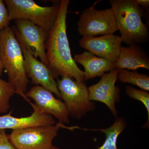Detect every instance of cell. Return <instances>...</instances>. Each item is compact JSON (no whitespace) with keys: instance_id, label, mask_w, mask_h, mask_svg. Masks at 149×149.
Masks as SVG:
<instances>
[{"instance_id":"1","label":"cell","mask_w":149,"mask_h":149,"mask_svg":"<svg viewBox=\"0 0 149 149\" xmlns=\"http://www.w3.org/2000/svg\"><path fill=\"white\" fill-rule=\"evenodd\" d=\"M69 0H61L57 17L46 41L47 66L54 78L67 76L85 82L84 72L79 68L71 54L67 35L66 18Z\"/></svg>"},{"instance_id":"2","label":"cell","mask_w":149,"mask_h":149,"mask_svg":"<svg viewBox=\"0 0 149 149\" xmlns=\"http://www.w3.org/2000/svg\"><path fill=\"white\" fill-rule=\"evenodd\" d=\"M0 58L7 72L8 82L16 94L29 103L30 101L25 95L29 80L23 53L14 31L8 26L0 31Z\"/></svg>"},{"instance_id":"3","label":"cell","mask_w":149,"mask_h":149,"mask_svg":"<svg viewBox=\"0 0 149 149\" xmlns=\"http://www.w3.org/2000/svg\"><path fill=\"white\" fill-rule=\"evenodd\" d=\"M109 3L123 42L129 46L146 42L149 32L142 20L143 10L136 0H110Z\"/></svg>"},{"instance_id":"4","label":"cell","mask_w":149,"mask_h":149,"mask_svg":"<svg viewBox=\"0 0 149 149\" xmlns=\"http://www.w3.org/2000/svg\"><path fill=\"white\" fill-rule=\"evenodd\" d=\"M10 20L24 19L38 25L49 33L55 23L60 2L42 6L32 0H5Z\"/></svg>"},{"instance_id":"5","label":"cell","mask_w":149,"mask_h":149,"mask_svg":"<svg viewBox=\"0 0 149 149\" xmlns=\"http://www.w3.org/2000/svg\"><path fill=\"white\" fill-rule=\"evenodd\" d=\"M61 128L72 130L77 127H68L58 122L54 125L13 130L8 136L15 149H50Z\"/></svg>"},{"instance_id":"6","label":"cell","mask_w":149,"mask_h":149,"mask_svg":"<svg viewBox=\"0 0 149 149\" xmlns=\"http://www.w3.org/2000/svg\"><path fill=\"white\" fill-rule=\"evenodd\" d=\"M56 82L69 115L80 118L95 108L94 103L89 98L88 88L84 82L67 76H63Z\"/></svg>"},{"instance_id":"7","label":"cell","mask_w":149,"mask_h":149,"mask_svg":"<svg viewBox=\"0 0 149 149\" xmlns=\"http://www.w3.org/2000/svg\"><path fill=\"white\" fill-rule=\"evenodd\" d=\"M111 8L98 10L93 7L86 9L77 22V31L83 37L113 34L117 31Z\"/></svg>"},{"instance_id":"8","label":"cell","mask_w":149,"mask_h":149,"mask_svg":"<svg viewBox=\"0 0 149 149\" xmlns=\"http://www.w3.org/2000/svg\"><path fill=\"white\" fill-rule=\"evenodd\" d=\"M17 29H14L17 38L36 58L47 65L46 53V41L48 33L29 20L16 19Z\"/></svg>"},{"instance_id":"9","label":"cell","mask_w":149,"mask_h":149,"mask_svg":"<svg viewBox=\"0 0 149 149\" xmlns=\"http://www.w3.org/2000/svg\"><path fill=\"white\" fill-rule=\"evenodd\" d=\"M25 95L32 99L36 106L44 113L55 118L60 123H69V114L66 105L56 98L50 91L40 85H35L26 92Z\"/></svg>"},{"instance_id":"10","label":"cell","mask_w":149,"mask_h":149,"mask_svg":"<svg viewBox=\"0 0 149 149\" xmlns=\"http://www.w3.org/2000/svg\"><path fill=\"white\" fill-rule=\"evenodd\" d=\"M17 40L23 53L24 68L27 77L31 78L33 84L42 86L54 94L59 98H61L57 82L48 67L32 55L21 41Z\"/></svg>"},{"instance_id":"11","label":"cell","mask_w":149,"mask_h":149,"mask_svg":"<svg viewBox=\"0 0 149 149\" xmlns=\"http://www.w3.org/2000/svg\"><path fill=\"white\" fill-rule=\"evenodd\" d=\"M118 73L116 69L104 73L99 82L88 88L90 100L103 103L115 117L118 113L115 104L120 93L119 88L115 85Z\"/></svg>"},{"instance_id":"12","label":"cell","mask_w":149,"mask_h":149,"mask_svg":"<svg viewBox=\"0 0 149 149\" xmlns=\"http://www.w3.org/2000/svg\"><path fill=\"white\" fill-rule=\"evenodd\" d=\"M122 40L120 36L110 34L100 37H83L79 45L95 55L111 61H117L120 53Z\"/></svg>"},{"instance_id":"13","label":"cell","mask_w":149,"mask_h":149,"mask_svg":"<svg viewBox=\"0 0 149 149\" xmlns=\"http://www.w3.org/2000/svg\"><path fill=\"white\" fill-rule=\"evenodd\" d=\"M29 103L33 108V112L27 117H15L12 116L11 112L0 116V130L6 129L19 130L29 127L54 125L55 120L52 116L44 113L35 104Z\"/></svg>"},{"instance_id":"14","label":"cell","mask_w":149,"mask_h":149,"mask_svg":"<svg viewBox=\"0 0 149 149\" xmlns=\"http://www.w3.org/2000/svg\"><path fill=\"white\" fill-rule=\"evenodd\" d=\"M74 60L76 63L83 65L85 68V80L101 77L105 72L116 69V62L97 56L88 51L76 54Z\"/></svg>"},{"instance_id":"15","label":"cell","mask_w":149,"mask_h":149,"mask_svg":"<svg viewBox=\"0 0 149 149\" xmlns=\"http://www.w3.org/2000/svg\"><path fill=\"white\" fill-rule=\"evenodd\" d=\"M117 69L136 70L140 68L149 70V58L139 45L121 46L119 58L115 62Z\"/></svg>"},{"instance_id":"16","label":"cell","mask_w":149,"mask_h":149,"mask_svg":"<svg viewBox=\"0 0 149 149\" xmlns=\"http://www.w3.org/2000/svg\"><path fill=\"white\" fill-rule=\"evenodd\" d=\"M126 127V123L123 118H117L113 124L106 129L95 130L103 132L106 136L105 141L98 149H118L117 141L119 135Z\"/></svg>"},{"instance_id":"17","label":"cell","mask_w":149,"mask_h":149,"mask_svg":"<svg viewBox=\"0 0 149 149\" xmlns=\"http://www.w3.org/2000/svg\"><path fill=\"white\" fill-rule=\"evenodd\" d=\"M117 70L118 79L120 82L136 85L143 91H149V77L148 75L139 73L136 70Z\"/></svg>"},{"instance_id":"18","label":"cell","mask_w":149,"mask_h":149,"mask_svg":"<svg viewBox=\"0 0 149 149\" xmlns=\"http://www.w3.org/2000/svg\"><path fill=\"white\" fill-rule=\"evenodd\" d=\"M15 93L10 83L0 78V114L8 111L10 107V100Z\"/></svg>"},{"instance_id":"19","label":"cell","mask_w":149,"mask_h":149,"mask_svg":"<svg viewBox=\"0 0 149 149\" xmlns=\"http://www.w3.org/2000/svg\"><path fill=\"white\" fill-rule=\"evenodd\" d=\"M126 93L130 98L141 102L146 109L148 113V124L149 119V94L147 91L137 90L132 86L126 87Z\"/></svg>"},{"instance_id":"20","label":"cell","mask_w":149,"mask_h":149,"mask_svg":"<svg viewBox=\"0 0 149 149\" xmlns=\"http://www.w3.org/2000/svg\"><path fill=\"white\" fill-rule=\"evenodd\" d=\"M10 21L6 6L4 1L0 0V31L8 27Z\"/></svg>"},{"instance_id":"21","label":"cell","mask_w":149,"mask_h":149,"mask_svg":"<svg viewBox=\"0 0 149 149\" xmlns=\"http://www.w3.org/2000/svg\"><path fill=\"white\" fill-rule=\"evenodd\" d=\"M0 149H15L11 143L5 130H0Z\"/></svg>"},{"instance_id":"22","label":"cell","mask_w":149,"mask_h":149,"mask_svg":"<svg viewBox=\"0 0 149 149\" xmlns=\"http://www.w3.org/2000/svg\"><path fill=\"white\" fill-rule=\"evenodd\" d=\"M137 3L142 8H146L148 9L149 6V0H136Z\"/></svg>"},{"instance_id":"23","label":"cell","mask_w":149,"mask_h":149,"mask_svg":"<svg viewBox=\"0 0 149 149\" xmlns=\"http://www.w3.org/2000/svg\"><path fill=\"white\" fill-rule=\"evenodd\" d=\"M3 69V66L2 62L1 60V58H0V76L1 75Z\"/></svg>"},{"instance_id":"24","label":"cell","mask_w":149,"mask_h":149,"mask_svg":"<svg viewBox=\"0 0 149 149\" xmlns=\"http://www.w3.org/2000/svg\"><path fill=\"white\" fill-rule=\"evenodd\" d=\"M50 149H59L58 148H57V147L54 146L52 147V148Z\"/></svg>"}]
</instances>
